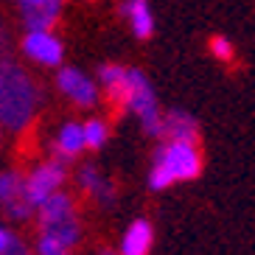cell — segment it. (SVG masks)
Masks as SVG:
<instances>
[{
  "label": "cell",
  "mask_w": 255,
  "mask_h": 255,
  "mask_svg": "<svg viewBox=\"0 0 255 255\" xmlns=\"http://www.w3.org/2000/svg\"><path fill=\"white\" fill-rule=\"evenodd\" d=\"M39 107L37 82L14 59H0V127L8 132H25Z\"/></svg>",
  "instance_id": "obj_1"
},
{
  "label": "cell",
  "mask_w": 255,
  "mask_h": 255,
  "mask_svg": "<svg viewBox=\"0 0 255 255\" xmlns=\"http://www.w3.org/2000/svg\"><path fill=\"white\" fill-rule=\"evenodd\" d=\"M205 168V157L199 143L194 140H171L163 137L151 154L149 188L151 191H168L171 185L196 180Z\"/></svg>",
  "instance_id": "obj_2"
},
{
  "label": "cell",
  "mask_w": 255,
  "mask_h": 255,
  "mask_svg": "<svg viewBox=\"0 0 255 255\" xmlns=\"http://www.w3.org/2000/svg\"><path fill=\"white\" fill-rule=\"evenodd\" d=\"M121 110L135 115L143 135L163 137V110H160L157 90H154V84L149 82V76L140 68L127 70V90H124Z\"/></svg>",
  "instance_id": "obj_3"
},
{
  "label": "cell",
  "mask_w": 255,
  "mask_h": 255,
  "mask_svg": "<svg viewBox=\"0 0 255 255\" xmlns=\"http://www.w3.org/2000/svg\"><path fill=\"white\" fill-rule=\"evenodd\" d=\"M37 216H39V233L42 236H51L56 239L59 244L73 250L82 239V222H79V210H76V202L70 199V194H56L42 202L37 208Z\"/></svg>",
  "instance_id": "obj_4"
},
{
  "label": "cell",
  "mask_w": 255,
  "mask_h": 255,
  "mask_svg": "<svg viewBox=\"0 0 255 255\" xmlns=\"http://www.w3.org/2000/svg\"><path fill=\"white\" fill-rule=\"evenodd\" d=\"M68 180V163H62L59 157L39 163L34 171L25 177V199L31 202V208L37 210L42 202H48L56 191L62 188V182Z\"/></svg>",
  "instance_id": "obj_5"
},
{
  "label": "cell",
  "mask_w": 255,
  "mask_h": 255,
  "mask_svg": "<svg viewBox=\"0 0 255 255\" xmlns=\"http://www.w3.org/2000/svg\"><path fill=\"white\" fill-rule=\"evenodd\" d=\"M56 87L62 90V96L70 98L82 110H93L98 104V98H101V87L87 73H82L79 68H59V73H56Z\"/></svg>",
  "instance_id": "obj_6"
},
{
  "label": "cell",
  "mask_w": 255,
  "mask_h": 255,
  "mask_svg": "<svg viewBox=\"0 0 255 255\" xmlns=\"http://www.w3.org/2000/svg\"><path fill=\"white\" fill-rule=\"evenodd\" d=\"M23 51L25 56H31L45 68H59L62 56H65V45L53 31H28L23 39Z\"/></svg>",
  "instance_id": "obj_7"
},
{
  "label": "cell",
  "mask_w": 255,
  "mask_h": 255,
  "mask_svg": "<svg viewBox=\"0 0 255 255\" xmlns=\"http://www.w3.org/2000/svg\"><path fill=\"white\" fill-rule=\"evenodd\" d=\"M17 6L28 31H51L62 14L65 0H17Z\"/></svg>",
  "instance_id": "obj_8"
},
{
  "label": "cell",
  "mask_w": 255,
  "mask_h": 255,
  "mask_svg": "<svg viewBox=\"0 0 255 255\" xmlns=\"http://www.w3.org/2000/svg\"><path fill=\"white\" fill-rule=\"evenodd\" d=\"M76 182L82 188V194H87L93 202H98L101 208H110V205L115 202V196H118L113 180H107L104 174L98 171V165H93V163H84L82 168H79Z\"/></svg>",
  "instance_id": "obj_9"
},
{
  "label": "cell",
  "mask_w": 255,
  "mask_h": 255,
  "mask_svg": "<svg viewBox=\"0 0 255 255\" xmlns=\"http://www.w3.org/2000/svg\"><path fill=\"white\" fill-rule=\"evenodd\" d=\"M154 244V227L149 219H135L121 236V255H149Z\"/></svg>",
  "instance_id": "obj_10"
},
{
  "label": "cell",
  "mask_w": 255,
  "mask_h": 255,
  "mask_svg": "<svg viewBox=\"0 0 255 255\" xmlns=\"http://www.w3.org/2000/svg\"><path fill=\"white\" fill-rule=\"evenodd\" d=\"M163 137L199 143V121L188 110H168L163 113Z\"/></svg>",
  "instance_id": "obj_11"
},
{
  "label": "cell",
  "mask_w": 255,
  "mask_h": 255,
  "mask_svg": "<svg viewBox=\"0 0 255 255\" xmlns=\"http://www.w3.org/2000/svg\"><path fill=\"white\" fill-rule=\"evenodd\" d=\"M121 14L127 17L129 28L137 39H149L154 34V11H151L149 0H124Z\"/></svg>",
  "instance_id": "obj_12"
},
{
  "label": "cell",
  "mask_w": 255,
  "mask_h": 255,
  "mask_svg": "<svg viewBox=\"0 0 255 255\" xmlns=\"http://www.w3.org/2000/svg\"><path fill=\"white\" fill-rule=\"evenodd\" d=\"M84 149H87V140H84V124L68 121V124L59 129L56 140H53V151H56V157H59L62 163H70V160H76Z\"/></svg>",
  "instance_id": "obj_13"
},
{
  "label": "cell",
  "mask_w": 255,
  "mask_h": 255,
  "mask_svg": "<svg viewBox=\"0 0 255 255\" xmlns=\"http://www.w3.org/2000/svg\"><path fill=\"white\" fill-rule=\"evenodd\" d=\"M127 70L124 65H113L107 62L98 68V87L104 90V96L110 98V104L121 110V101H124V90H127Z\"/></svg>",
  "instance_id": "obj_14"
},
{
  "label": "cell",
  "mask_w": 255,
  "mask_h": 255,
  "mask_svg": "<svg viewBox=\"0 0 255 255\" xmlns=\"http://www.w3.org/2000/svg\"><path fill=\"white\" fill-rule=\"evenodd\" d=\"M25 199V180L23 174L17 171H3L0 174V205L3 210L14 202H23Z\"/></svg>",
  "instance_id": "obj_15"
},
{
  "label": "cell",
  "mask_w": 255,
  "mask_h": 255,
  "mask_svg": "<svg viewBox=\"0 0 255 255\" xmlns=\"http://www.w3.org/2000/svg\"><path fill=\"white\" fill-rule=\"evenodd\" d=\"M84 140H87V149H93V151L104 149V143L110 140V124L104 118L84 121Z\"/></svg>",
  "instance_id": "obj_16"
},
{
  "label": "cell",
  "mask_w": 255,
  "mask_h": 255,
  "mask_svg": "<svg viewBox=\"0 0 255 255\" xmlns=\"http://www.w3.org/2000/svg\"><path fill=\"white\" fill-rule=\"evenodd\" d=\"M208 51H210V56H213L216 62H222V65H230V62L236 59V45H233L227 37H222V34L210 37Z\"/></svg>",
  "instance_id": "obj_17"
},
{
  "label": "cell",
  "mask_w": 255,
  "mask_h": 255,
  "mask_svg": "<svg viewBox=\"0 0 255 255\" xmlns=\"http://www.w3.org/2000/svg\"><path fill=\"white\" fill-rule=\"evenodd\" d=\"M37 253H39V255H73V250L65 247V244H59V241L51 239V236H42V233H39Z\"/></svg>",
  "instance_id": "obj_18"
},
{
  "label": "cell",
  "mask_w": 255,
  "mask_h": 255,
  "mask_svg": "<svg viewBox=\"0 0 255 255\" xmlns=\"http://www.w3.org/2000/svg\"><path fill=\"white\" fill-rule=\"evenodd\" d=\"M14 241H17V236H14V233H8L6 227H0V255L6 253V250L11 247Z\"/></svg>",
  "instance_id": "obj_19"
},
{
  "label": "cell",
  "mask_w": 255,
  "mask_h": 255,
  "mask_svg": "<svg viewBox=\"0 0 255 255\" xmlns=\"http://www.w3.org/2000/svg\"><path fill=\"white\" fill-rule=\"evenodd\" d=\"M3 255H31V253L23 247V244H20V241H14V244H11V247H8Z\"/></svg>",
  "instance_id": "obj_20"
},
{
  "label": "cell",
  "mask_w": 255,
  "mask_h": 255,
  "mask_svg": "<svg viewBox=\"0 0 255 255\" xmlns=\"http://www.w3.org/2000/svg\"><path fill=\"white\" fill-rule=\"evenodd\" d=\"M6 51H8V34H6V28L0 25V59L6 56Z\"/></svg>",
  "instance_id": "obj_21"
},
{
  "label": "cell",
  "mask_w": 255,
  "mask_h": 255,
  "mask_svg": "<svg viewBox=\"0 0 255 255\" xmlns=\"http://www.w3.org/2000/svg\"><path fill=\"white\" fill-rule=\"evenodd\" d=\"M98 255H121V253H115V250H110V247H101V250H98Z\"/></svg>",
  "instance_id": "obj_22"
},
{
  "label": "cell",
  "mask_w": 255,
  "mask_h": 255,
  "mask_svg": "<svg viewBox=\"0 0 255 255\" xmlns=\"http://www.w3.org/2000/svg\"><path fill=\"white\" fill-rule=\"evenodd\" d=\"M0 140H3V127H0Z\"/></svg>",
  "instance_id": "obj_23"
}]
</instances>
